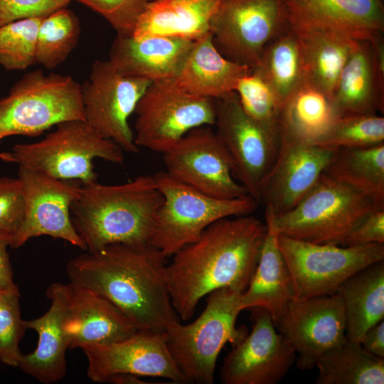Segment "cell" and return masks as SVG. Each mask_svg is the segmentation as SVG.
Here are the masks:
<instances>
[{"instance_id":"cell-1","label":"cell","mask_w":384,"mask_h":384,"mask_svg":"<svg viewBox=\"0 0 384 384\" xmlns=\"http://www.w3.org/2000/svg\"><path fill=\"white\" fill-rule=\"evenodd\" d=\"M266 233V225L254 216L225 218L176 252L165 267V278L177 315L183 321L190 319L200 300L218 289L243 293L257 265Z\"/></svg>"},{"instance_id":"cell-2","label":"cell","mask_w":384,"mask_h":384,"mask_svg":"<svg viewBox=\"0 0 384 384\" xmlns=\"http://www.w3.org/2000/svg\"><path fill=\"white\" fill-rule=\"evenodd\" d=\"M165 257L151 244H111L73 258L70 282L102 295L138 329L166 332L178 316L168 291Z\"/></svg>"},{"instance_id":"cell-3","label":"cell","mask_w":384,"mask_h":384,"mask_svg":"<svg viewBox=\"0 0 384 384\" xmlns=\"http://www.w3.org/2000/svg\"><path fill=\"white\" fill-rule=\"evenodd\" d=\"M163 202L153 175L117 185H81L71 221L90 252L115 243L147 245Z\"/></svg>"},{"instance_id":"cell-4","label":"cell","mask_w":384,"mask_h":384,"mask_svg":"<svg viewBox=\"0 0 384 384\" xmlns=\"http://www.w3.org/2000/svg\"><path fill=\"white\" fill-rule=\"evenodd\" d=\"M384 208L367 196L322 174L292 210L265 223L278 234L316 244L346 246V240L368 214Z\"/></svg>"},{"instance_id":"cell-5","label":"cell","mask_w":384,"mask_h":384,"mask_svg":"<svg viewBox=\"0 0 384 384\" xmlns=\"http://www.w3.org/2000/svg\"><path fill=\"white\" fill-rule=\"evenodd\" d=\"M242 292L223 287L208 294L206 305L192 323L174 322L166 330L168 349L191 383L212 384L218 356L227 343H239L247 335L237 328Z\"/></svg>"},{"instance_id":"cell-6","label":"cell","mask_w":384,"mask_h":384,"mask_svg":"<svg viewBox=\"0 0 384 384\" xmlns=\"http://www.w3.org/2000/svg\"><path fill=\"white\" fill-rule=\"evenodd\" d=\"M153 177L164 202L156 215L150 244L166 257L198 240L215 221L250 215L259 205L249 195L233 199L208 196L166 171H159Z\"/></svg>"},{"instance_id":"cell-7","label":"cell","mask_w":384,"mask_h":384,"mask_svg":"<svg viewBox=\"0 0 384 384\" xmlns=\"http://www.w3.org/2000/svg\"><path fill=\"white\" fill-rule=\"evenodd\" d=\"M123 150L101 137L85 120L60 122L37 142L16 144L9 152L12 162L60 180H75L82 186L97 183L93 160L122 164Z\"/></svg>"},{"instance_id":"cell-8","label":"cell","mask_w":384,"mask_h":384,"mask_svg":"<svg viewBox=\"0 0 384 384\" xmlns=\"http://www.w3.org/2000/svg\"><path fill=\"white\" fill-rule=\"evenodd\" d=\"M76 119L85 120L81 85L71 76L36 70L0 99V144L8 137H37L60 122Z\"/></svg>"},{"instance_id":"cell-9","label":"cell","mask_w":384,"mask_h":384,"mask_svg":"<svg viewBox=\"0 0 384 384\" xmlns=\"http://www.w3.org/2000/svg\"><path fill=\"white\" fill-rule=\"evenodd\" d=\"M134 112L136 145L162 154L191 129L215 122L214 99L186 91L175 78L151 82Z\"/></svg>"},{"instance_id":"cell-10","label":"cell","mask_w":384,"mask_h":384,"mask_svg":"<svg viewBox=\"0 0 384 384\" xmlns=\"http://www.w3.org/2000/svg\"><path fill=\"white\" fill-rule=\"evenodd\" d=\"M295 299L336 294L358 271L384 260V244L339 246L316 244L278 234Z\"/></svg>"},{"instance_id":"cell-11","label":"cell","mask_w":384,"mask_h":384,"mask_svg":"<svg viewBox=\"0 0 384 384\" xmlns=\"http://www.w3.org/2000/svg\"><path fill=\"white\" fill-rule=\"evenodd\" d=\"M215 133L230 161L234 178L259 204L263 184L275 161L280 134L248 116L233 91L214 99Z\"/></svg>"},{"instance_id":"cell-12","label":"cell","mask_w":384,"mask_h":384,"mask_svg":"<svg viewBox=\"0 0 384 384\" xmlns=\"http://www.w3.org/2000/svg\"><path fill=\"white\" fill-rule=\"evenodd\" d=\"M287 26L282 0H220L210 32L223 56L252 69Z\"/></svg>"},{"instance_id":"cell-13","label":"cell","mask_w":384,"mask_h":384,"mask_svg":"<svg viewBox=\"0 0 384 384\" xmlns=\"http://www.w3.org/2000/svg\"><path fill=\"white\" fill-rule=\"evenodd\" d=\"M151 82L119 73L109 60H95L81 85L85 120L102 137L128 153H137L129 118Z\"/></svg>"},{"instance_id":"cell-14","label":"cell","mask_w":384,"mask_h":384,"mask_svg":"<svg viewBox=\"0 0 384 384\" xmlns=\"http://www.w3.org/2000/svg\"><path fill=\"white\" fill-rule=\"evenodd\" d=\"M18 178L24 196L25 215L10 247L17 249L33 238L48 235L86 250L70 215L71 205L79 196L81 185L23 165H19Z\"/></svg>"},{"instance_id":"cell-15","label":"cell","mask_w":384,"mask_h":384,"mask_svg":"<svg viewBox=\"0 0 384 384\" xmlns=\"http://www.w3.org/2000/svg\"><path fill=\"white\" fill-rule=\"evenodd\" d=\"M163 154L168 174L203 193L222 199L248 195L234 178L225 150L211 126L191 129Z\"/></svg>"},{"instance_id":"cell-16","label":"cell","mask_w":384,"mask_h":384,"mask_svg":"<svg viewBox=\"0 0 384 384\" xmlns=\"http://www.w3.org/2000/svg\"><path fill=\"white\" fill-rule=\"evenodd\" d=\"M274 324L298 354L302 370L314 368L323 354L347 339L343 305L336 294L294 298Z\"/></svg>"},{"instance_id":"cell-17","label":"cell","mask_w":384,"mask_h":384,"mask_svg":"<svg viewBox=\"0 0 384 384\" xmlns=\"http://www.w3.org/2000/svg\"><path fill=\"white\" fill-rule=\"evenodd\" d=\"M252 331L233 346L225 357L220 370L225 384H276L295 361L296 353L277 333L270 314L252 308Z\"/></svg>"},{"instance_id":"cell-18","label":"cell","mask_w":384,"mask_h":384,"mask_svg":"<svg viewBox=\"0 0 384 384\" xmlns=\"http://www.w3.org/2000/svg\"><path fill=\"white\" fill-rule=\"evenodd\" d=\"M166 339V332L138 330L118 342L85 347L81 350L87 360V376L95 383L122 373L191 383L174 362Z\"/></svg>"},{"instance_id":"cell-19","label":"cell","mask_w":384,"mask_h":384,"mask_svg":"<svg viewBox=\"0 0 384 384\" xmlns=\"http://www.w3.org/2000/svg\"><path fill=\"white\" fill-rule=\"evenodd\" d=\"M334 151L280 132L278 154L260 194L265 213L276 216L295 207L316 184Z\"/></svg>"},{"instance_id":"cell-20","label":"cell","mask_w":384,"mask_h":384,"mask_svg":"<svg viewBox=\"0 0 384 384\" xmlns=\"http://www.w3.org/2000/svg\"><path fill=\"white\" fill-rule=\"evenodd\" d=\"M287 26L321 28L373 42L384 31L383 0H282Z\"/></svg>"},{"instance_id":"cell-21","label":"cell","mask_w":384,"mask_h":384,"mask_svg":"<svg viewBox=\"0 0 384 384\" xmlns=\"http://www.w3.org/2000/svg\"><path fill=\"white\" fill-rule=\"evenodd\" d=\"M338 117L373 114L384 107V46L382 38L358 41L338 77L333 94Z\"/></svg>"},{"instance_id":"cell-22","label":"cell","mask_w":384,"mask_h":384,"mask_svg":"<svg viewBox=\"0 0 384 384\" xmlns=\"http://www.w3.org/2000/svg\"><path fill=\"white\" fill-rule=\"evenodd\" d=\"M68 293V283H52L46 292L50 301L48 311L38 318L25 320L26 329L36 331L38 341L33 352L21 354L17 367L44 384L57 383L67 373L69 342L65 319Z\"/></svg>"},{"instance_id":"cell-23","label":"cell","mask_w":384,"mask_h":384,"mask_svg":"<svg viewBox=\"0 0 384 384\" xmlns=\"http://www.w3.org/2000/svg\"><path fill=\"white\" fill-rule=\"evenodd\" d=\"M68 284L65 329L69 349L118 342L138 331L106 298L89 289Z\"/></svg>"},{"instance_id":"cell-24","label":"cell","mask_w":384,"mask_h":384,"mask_svg":"<svg viewBox=\"0 0 384 384\" xmlns=\"http://www.w3.org/2000/svg\"><path fill=\"white\" fill-rule=\"evenodd\" d=\"M194 41L178 37L150 36L134 39L117 35L108 60L120 74L151 82L175 78Z\"/></svg>"},{"instance_id":"cell-25","label":"cell","mask_w":384,"mask_h":384,"mask_svg":"<svg viewBox=\"0 0 384 384\" xmlns=\"http://www.w3.org/2000/svg\"><path fill=\"white\" fill-rule=\"evenodd\" d=\"M250 72V67L223 56L210 32L193 41L175 80L191 94L216 99L235 91L239 80Z\"/></svg>"},{"instance_id":"cell-26","label":"cell","mask_w":384,"mask_h":384,"mask_svg":"<svg viewBox=\"0 0 384 384\" xmlns=\"http://www.w3.org/2000/svg\"><path fill=\"white\" fill-rule=\"evenodd\" d=\"M220 0H151L139 16L134 39L150 36L195 41L210 33V21Z\"/></svg>"},{"instance_id":"cell-27","label":"cell","mask_w":384,"mask_h":384,"mask_svg":"<svg viewBox=\"0 0 384 384\" xmlns=\"http://www.w3.org/2000/svg\"><path fill=\"white\" fill-rule=\"evenodd\" d=\"M267 233L250 284L241 296L242 310L260 307L276 322L294 299L292 277L277 243V233L266 224Z\"/></svg>"},{"instance_id":"cell-28","label":"cell","mask_w":384,"mask_h":384,"mask_svg":"<svg viewBox=\"0 0 384 384\" xmlns=\"http://www.w3.org/2000/svg\"><path fill=\"white\" fill-rule=\"evenodd\" d=\"M290 28L301 44L305 81L333 99L338 77L358 41L326 28Z\"/></svg>"},{"instance_id":"cell-29","label":"cell","mask_w":384,"mask_h":384,"mask_svg":"<svg viewBox=\"0 0 384 384\" xmlns=\"http://www.w3.org/2000/svg\"><path fill=\"white\" fill-rule=\"evenodd\" d=\"M349 341L360 343L366 331L384 319V262L352 275L339 287Z\"/></svg>"},{"instance_id":"cell-30","label":"cell","mask_w":384,"mask_h":384,"mask_svg":"<svg viewBox=\"0 0 384 384\" xmlns=\"http://www.w3.org/2000/svg\"><path fill=\"white\" fill-rule=\"evenodd\" d=\"M251 72L269 85L282 109L290 96L305 81L301 44L295 31L287 26L270 41Z\"/></svg>"},{"instance_id":"cell-31","label":"cell","mask_w":384,"mask_h":384,"mask_svg":"<svg viewBox=\"0 0 384 384\" xmlns=\"http://www.w3.org/2000/svg\"><path fill=\"white\" fill-rule=\"evenodd\" d=\"M338 118L333 99L304 81L284 105L280 114V132L314 144Z\"/></svg>"},{"instance_id":"cell-32","label":"cell","mask_w":384,"mask_h":384,"mask_svg":"<svg viewBox=\"0 0 384 384\" xmlns=\"http://www.w3.org/2000/svg\"><path fill=\"white\" fill-rule=\"evenodd\" d=\"M323 174L384 207V143L334 150Z\"/></svg>"},{"instance_id":"cell-33","label":"cell","mask_w":384,"mask_h":384,"mask_svg":"<svg viewBox=\"0 0 384 384\" xmlns=\"http://www.w3.org/2000/svg\"><path fill=\"white\" fill-rule=\"evenodd\" d=\"M317 384H383L384 358L348 338L317 361Z\"/></svg>"},{"instance_id":"cell-34","label":"cell","mask_w":384,"mask_h":384,"mask_svg":"<svg viewBox=\"0 0 384 384\" xmlns=\"http://www.w3.org/2000/svg\"><path fill=\"white\" fill-rule=\"evenodd\" d=\"M80 33L76 16L65 8L43 18L36 45V63L53 69L63 63L78 44Z\"/></svg>"},{"instance_id":"cell-35","label":"cell","mask_w":384,"mask_h":384,"mask_svg":"<svg viewBox=\"0 0 384 384\" xmlns=\"http://www.w3.org/2000/svg\"><path fill=\"white\" fill-rule=\"evenodd\" d=\"M384 143V118L376 114L337 118L313 144L331 150L364 148Z\"/></svg>"},{"instance_id":"cell-36","label":"cell","mask_w":384,"mask_h":384,"mask_svg":"<svg viewBox=\"0 0 384 384\" xmlns=\"http://www.w3.org/2000/svg\"><path fill=\"white\" fill-rule=\"evenodd\" d=\"M43 18L15 21L0 26V65L8 70L36 63L37 37Z\"/></svg>"},{"instance_id":"cell-37","label":"cell","mask_w":384,"mask_h":384,"mask_svg":"<svg viewBox=\"0 0 384 384\" xmlns=\"http://www.w3.org/2000/svg\"><path fill=\"white\" fill-rule=\"evenodd\" d=\"M235 92L248 116L269 130L280 134L282 107L274 92L263 79L250 72L239 80Z\"/></svg>"},{"instance_id":"cell-38","label":"cell","mask_w":384,"mask_h":384,"mask_svg":"<svg viewBox=\"0 0 384 384\" xmlns=\"http://www.w3.org/2000/svg\"><path fill=\"white\" fill-rule=\"evenodd\" d=\"M18 288L3 292L0 299V361L17 367L22 353L19 343L26 327L22 319Z\"/></svg>"},{"instance_id":"cell-39","label":"cell","mask_w":384,"mask_h":384,"mask_svg":"<svg viewBox=\"0 0 384 384\" xmlns=\"http://www.w3.org/2000/svg\"><path fill=\"white\" fill-rule=\"evenodd\" d=\"M103 16L118 35L132 36L149 0H75Z\"/></svg>"},{"instance_id":"cell-40","label":"cell","mask_w":384,"mask_h":384,"mask_svg":"<svg viewBox=\"0 0 384 384\" xmlns=\"http://www.w3.org/2000/svg\"><path fill=\"white\" fill-rule=\"evenodd\" d=\"M25 215L22 186L17 178L0 177V233L12 237L18 231Z\"/></svg>"},{"instance_id":"cell-41","label":"cell","mask_w":384,"mask_h":384,"mask_svg":"<svg viewBox=\"0 0 384 384\" xmlns=\"http://www.w3.org/2000/svg\"><path fill=\"white\" fill-rule=\"evenodd\" d=\"M75 0H0V26L23 18H44Z\"/></svg>"},{"instance_id":"cell-42","label":"cell","mask_w":384,"mask_h":384,"mask_svg":"<svg viewBox=\"0 0 384 384\" xmlns=\"http://www.w3.org/2000/svg\"><path fill=\"white\" fill-rule=\"evenodd\" d=\"M384 244V208H378L364 217L351 230L346 246Z\"/></svg>"},{"instance_id":"cell-43","label":"cell","mask_w":384,"mask_h":384,"mask_svg":"<svg viewBox=\"0 0 384 384\" xmlns=\"http://www.w3.org/2000/svg\"><path fill=\"white\" fill-rule=\"evenodd\" d=\"M12 235L0 233V291L6 292L18 288L14 280V272L7 252Z\"/></svg>"},{"instance_id":"cell-44","label":"cell","mask_w":384,"mask_h":384,"mask_svg":"<svg viewBox=\"0 0 384 384\" xmlns=\"http://www.w3.org/2000/svg\"><path fill=\"white\" fill-rule=\"evenodd\" d=\"M363 348L371 355L384 358V321L370 328L363 336Z\"/></svg>"},{"instance_id":"cell-45","label":"cell","mask_w":384,"mask_h":384,"mask_svg":"<svg viewBox=\"0 0 384 384\" xmlns=\"http://www.w3.org/2000/svg\"><path fill=\"white\" fill-rule=\"evenodd\" d=\"M139 376L130 374H117L110 377L106 383H146Z\"/></svg>"},{"instance_id":"cell-46","label":"cell","mask_w":384,"mask_h":384,"mask_svg":"<svg viewBox=\"0 0 384 384\" xmlns=\"http://www.w3.org/2000/svg\"><path fill=\"white\" fill-rule=\"evenodd\" d=\"M0 159L6 161L7 160L6 152H0Z\"/></svg>"},{"instance_id":"cell-47","label":"cell","mask_w":384,"mask_h":384,"mask_svg":"<svg viewBox=\"0 0 384 384\" xmlns=\"http://www.w3.org/2000/svg\"><path fill=\"white\" fill-rule=\"evenodd\" d=\"M2 292H1V291H0V299H1V297Z\"/></svg>"},{"instance_id":"cell-48","label":"cell","mask_w":384,"mask_h":384,"mask_svg":"<svg viewBox=\"0 0 384 384\" xmlns=\"http://www.w3.org/2000/svg\"><path fill=\"white\" fill-rule=\"evenodd\" d=\"M149 1H151V0H149Z\"/></svg>"}]
</instances>
